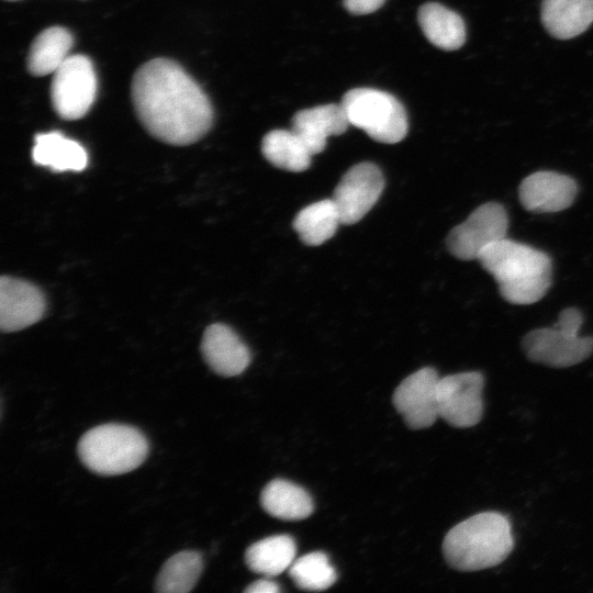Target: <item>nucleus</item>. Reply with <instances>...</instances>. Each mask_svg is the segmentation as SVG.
I'll return each mask as SVG.
<instances>
[{
	"instance_id": "nucleus-26",
	"label": "nucleus",
	"mask_w": 593,
	"mask_h": 593,
	"mask_svg": "<svg viewBox=\"0 0 593 593\" xmlns=\"http://www.w3.org/2000/svg\"><path fill=\"white\" fill-rule=\"evenodd\" d=\"M385 0H344V7L354 14H368L378 10Z\"/></svg>"
},
{
	"instance_id": "nucleus-28",
	"label": "nucleus",
	"mask_w": 593,
	"mask_h": 593,
	"mask_svg": "<svg viewBox=\"0 0 593 593\" xmlns=\"http://www.w3.org/2000/svg\"><path fill=\"white\" fill-rule=\"evenodd\" d=\"M9 1H15V0H9Z\"/></svg>"
},
{
	"instance_id": "nucleus-8",
	"label": "nucleus",
	"mask_w": 593,
	"mask_h": 593,
	"mask_svg": "<svg viewBox=\"0 0 593 593\" xmlns=\"http://www.w3.org/2000/svg\"><path fill=\"white\" fill-rule=\"evenodd\" d=\"M508 215L497 202L478 206L466 221L448 234L446 244L449 253L461 260H478L490 245L506 237Z\"/></svg>"
},
{
	"instance_id": "nucleus-18",
	"label": "nucleus",
	"mask_w": 593,
	"mask_h": 593,
	"mask_svg": "<svg viewBox=\"0 0 593 593\" xmlns=\"http://www.w3.org/2000/svg\"><path fill=\"white\" fill-rule=\"evenodd\" d=\"M419 26L427 40L445 51L461 47L466 26L461 16L440 3L427 2L418 9Z\"/></svg>"
},
{
	"instance_id": "nucleus-23",
	"label": "nucleus",
	"mask_w": 593,
	"mask_h": 593,
	"mask_svg": "<svg viewBox=\"0 0 593 593\" xmlns=\"http://www.w3.org/2000/svg\"><path fill=\"white\" fill-rule=\"evenodd\" d=\"M342 224L333 199H324L303 208L293 220V228L307 246H318L332 238Z\"/></svg>"
},
{
	"instance_id": "nucleus-4",
	"label": "nucleus",
	"mask_w": 593,
	"mask_h": 593,
	"mask_svg": "<svg viewBox=\"0 0 593 593\" xmlns=\"http://www.w3.org/2000/svg\"><path fill=\"white\" fill-rule=\"evenodd\" d=\"M83 466L100 475H118L139 467L147 457L148 443L135 427L109 423L86 432L78 441Z\"/></svg>"
},
{
	"instance_id": "nucleus-12",
	"label": "nucleus",
	"mask_w": 593,
	"mask_h": 593,
	"mask_svg": "<svg viewBox=\"0 0 593 593\" xmlns=\"http://www.w3.org/2000/svg\"><path fill=\"white\" fill-rule=\"evenodd\" d=\"M45 300L34 284L11 277L0 280V327L2 332L21 331L38 322Z\"/></svg>"
},
{
	"instance_id": "nucleus-7",
	"label": "nucleus",
	"mask_w": 593,
	"mask_h": 593,
	"mask_svg": "<svg viewBox=\"0 0 593 593\" xmlns=\"http://www.w3.org/2000/svg\"><path fill=\"white\" fill-rule=\"evenodd\" d=\"M52 105L65 120L87 114L97 94V77L91 60L85 55H71L53 74Z\"/></svg>"
},
{
	"instance_id": "nucleus-14",
	"label": "nucleus",
	"mask_w": 593,
	"mask_h": 593,
	"mask_svg": "<svg viewBox=\"0 0 593 593\" xmlns=\"http://www.w3.org/2000/svg\"><path fill=\"white\" fill-rule=\"evenodd\" d=\"M201 351L208 366L222 377L240 374L250 362V351L238 335L227 325L206 327Z\"/></svg>"
},
{
	"instance_id": "nucleus-15",
	"label": "nucleus",
	"mask_w": 593,
	"mask_h": 593,
	"mask_svg": "<svg viewBox=\"0 0 593 593\" xmlns=\"http://www.w3.org/2000/svg\"><path fill=\"white\" fill-rule=\"evenodd\" d=\"M291 124L312 155L324 150L329 136L343 134L350 125L342 104L333 103L301 110Z\"/></svg>"
},
{
	"instance_id": "nucleus-22",
	"label": "nucleus",
	"mask_w": 593,
	"mask_h": 593,
	"mask_svg": "<svg viewBox=\"0 0 593 593\" xmlns=\"http://www.w3.org/2000/svg\"><path fill=\"white\" fill-rule=\"evenodd\" d=\"M264 157L275 167L292 172L306 170L313 156L302 138L291 130H272L261 142Z\"/></svg>"
},
{
	"instance_id": "nucleus-17",
	"label": "nucleus",
	"mask_w": 593,
	"mask_h": 593,
	"mask_svg": "<svg viewBox=\"0 0 593 593\" xmlns=\"http://www.w3.org/2000/svg\"><path fill=\"white\" fill-rule=\"evenodd\" d=\"M32 158L35 164L56 171H80L88 163L86 149L78 142L56 131L35 136Z\"/></svg>"
},
{
	"instance_id": "nucleus-5",
	"label": "nucleus",
	"mask_w": 593,
	"mask_h": 593,
	"mask_svg": "<svg viewBox=\"0 0 593 593\" xmlns=\"http://www.w3.org/2000/svg\"><path fill=\"white\" fill-rule=\"evenodd\" d=\"M583 316L580 310H562L555 325L530 331L522 339V349L533 362L550 368H568L588 359L593 353V337L581 336Z\"/></svg>"
},
{
	"instance_id": "nucleus-9",
	"label": "nucleus",
	"mask_w": 593,
	"mask_h": 593,
	"mask_svg": "<svg viewBox=\"0 0 593 593\" xmlns=\"http://www.w3.org/2000/svg\"><path fill=\"white\" fill-rule=\"evenodd\" d=\"M484 374L463 371L439 378L437 385L438 415L457 428L477 425L484 411Z\"/></svg>"
},
{
	"instance_id": "nucleus-10",
	"label": "nucleus",
	"mask_w": 593,
	"mask_h": 593,
	"mask_svg": "<svg viewBox=\"0 0 593 593\" xmlns=\"http://www.w3.org/2000/svg\"><path fill=\"white\" fill-rule=\"evenodd\" d=\"M384 188V177L373 163L354 165L336 186L333 200L339 211L342 224L360 221L379 200Z\"/></svg>"
},
{
	"instance_id": "nucleus-21",
	"label": "nucleus",
	"mask_w": 593,
	"mask_h": 593,
	"mask_svg": "<svg viewBox=\"0 0 593 593\" xmlns=\"http://www.w3.org/2000/svg\"><path fill=\"white\" fill-rule=\"evenodd\" d=\"M296 545L289 535H275L250 545L245 552L247 567L256 573L272 578L290 568Z\"/></svg>"
},
{
	"instance_id": "nucleus-27",
	"label": "nucleus",
	"mask_w": 593,
	"mask_h": 593,
	"mask_svg": "<svg viewBox=\"0 0 593 593\" xmlns=\"http://www.w3.org/2000/svg\"><path fill=\"white\" fill-rule=\"evenodd\" d=\"M279 591V585L267 579L257 580L244 590L247 593H277Z\"/></svg>"
},
{
	"instance_id": "nucleus-2",
	"label": "nucleus",
	"mask_w": 593,
	"mask_h": 593,
	"mask_svg": "<svg viewBox=\"0 0 593 593\" xmlns=\"http://www.w3.org/2000/svg\"><path fill=\"white\" fill-rule=\"evenodd\" d=\"M478 261L494 278L502 298L513 304H533L551 284L550 257L507 237L490 245Z\"/></svg>"
},
{
	"instance_id": "nucleus-11",
	"label": "nucleus",
	"mask_w": 593,
	"mask_h": 593,
	"mask_svg": "<svg viewBox=\"0 0 593 593\" xmlns=\"http://www.w3.org/2000/svg\"><path fill=\"white\" fill-rule=\"evenodd\" d=\"M438 372L424 367L406 377L394 390L392 403L411 429L430 427L438 415Z\"/></svg>"
},
{
	"instance_id": "nucleus-1",
	"label": "nucleus",
	"mask_w": 593,
	"mask_h": 593,
	"mask_svg": "<svg viewBox=\"0 0 593 593\" xmlns=\"http://www.w3.org/2000/svg\"><path fill=\"white\" fill-rule=\"evenodd\" d=\"M132 99L141 123L164 143L189 145L211 127L209 98L174 60L155 58L142 65L132 80Z\"/></svg>"
},
{
	"instance_id": "nucleus-6",
	"label": "nucleus",
	"mask_w": 593,
	"mask_h": 593,
	"mask_svg": "<svg viewBox=\"0 0 593 593\" xmlns=\"http://www.w3.org/2000/svg\"><path fill=\"white\" fill-rule=\"evenodd\" d=\"M350 125L363 130L372 139L395 144L409 130L404 107L392 94L372 88L347 91L340 102Z\"/></svg>"
},
{
	"instance_id": "nucleus-25",
	"label": "nucleus",
	"mask_w": 593,
	"mask_h": 593,
	"mask_svg": "<svg viewBox=\"0 0 593 593\" xmlns=\"http://www.w3.org/2000/svg\"><path fill=\"white\" fill-rule=\"evenodd\" d=\"M289 577L295 585L305 591H324L331 588L337 574L326 553L313 551L292 562Z\"/></svg>"
},
{
	"instance_id": "nucleus-13",
	"label": "nucleus",
	"mask_w": 593,
	"mask_h": 593,
	"mask_svg": "<svg viewBox=\"0 0 593 593\" xmlns=\"http://www.w3.org/2000/svg\"><path fill=\"white\" fill-rule=\"evenodd\" d=\"M578 193L577 182L569 176L555 171H537L519 184V201L525 210L552 213L569 208Z\"/></svg>"
},
{
	"instance_id": "nucleus-3",
	"label": "nucleus",
	"mask_w": 593,
	"mask_h": 593,
	"mask_svg": "<svg viewBox=\"0 0 593 593\" xmlns=\"http://www.w3.org/2000/svg\"><path fill=\"white\" fill-rule=\"evenodd\" d=\"M514 548L508 517L480 512L458 523L444 537L443 556L455 570L473 572L502 563Z\"/></svg>"
},
{
	"instance_id": "nucleus-16",
	"label": "nucleus",
	"mask_w": 593,
	"mask_h": 593,
	"mask_svg": "<svg viewBox=\"0 0 593 593\" xmlns=\"http://www.w3.org/2000/svg\"><path fill=\"white\" fill-rule=\"evenodd\" d=\"M541 21L557 38L578 36L593 23V0H544Z\"/></svg>"
},
{
	"instance_id": "nucleus-24",
	"label": "nucleus",
	"mask_w": 593,
	"mask_h": 593,
	"mask_svg": "<svg viewBox=\"0 0 593 593\" xmlns=\"http://www.w3.org/2000/svg\"><path fill=\"white\" fill-rule=\"evenodd\" d=\"M202 569L203 561L198 551H180L163 564L155 581V591L187 593L195 586Z\"/></svg>"
},
{
	"instance_id": "nucleus-20",
	"label": "nucleus",
	"mask_w": 593,
	"mask_h": 593,
	"mask_svg": "<svg viewBox=\"0 0 593 593\" xmlns=\"http://www.w3.org/2000/svg\"><path fill=\"white\" fill-rule=\"evenodd\" d=\"M74 38L61 26L42 31L33 41L27 55V69L33 76L54 74L68 58Z\"/></svg>"
},
{
	"instance_id": "nucleus-19",
	"label": "nucleus",
	"mask_w": 593,
	"mask_h": 593,
	"mask_svg": "<svg viewBox=\"0 0 593 593\" xmlns=\"http://www.w3.org/2000/svg\"><path fill=\"white\" fill-rule=\"evenodd\" d=\"M260 504L271 516L283 521H300L314 510L311 495L300 485L276 479L261 491Z\"/></svg>"
}]
</instances>
